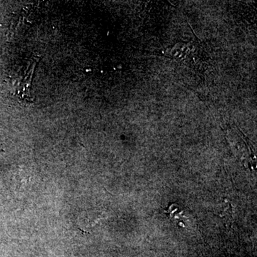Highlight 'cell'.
<instances>
[{
    "label": "cell",
    "instance_id": "1",
    "mask_svg": "<svg viewBox=\"0 0 257 257\" xmlns=\"http://www.w3.org/2000/svg\"><path fill=\"white\" fill-rule=\"evenodd\" d=\"M179 208L177 204H172L168 207L166 208L165 212L168 214L170 219H173L174 220H181L182 219H187L188 217L183 215L184 211H179Z\"/></svg>",
    "mask_w": 257,
    "mask_h": 257
}]
</instances>
